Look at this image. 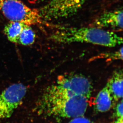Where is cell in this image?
<instances>
[{
	"label": "cell",
	"mask_w": 123,
	"mask_h": 123,
	"mask_svg": "<svg viewBox=\"0 0 123 123\" xmlns=\"http://www.w3.org/2000/svg\"><path fill=\"white\" fill-rule=\"evenodd\" d=\"M93 89L86 77L79 74L60 75L44 90L34 111L43 117L74 118L83 116Z\"/></svg>",
	"instance_id": "1"
},
{
	"label": "cell",
	"mask_w": 123,
	"mask_h": 123,
	"mask_svg": "<svg viewBox=\"0 0 123 123\" xmlns=\"http://www.w3.org/2000/svg\"><path fill=\"white\" fill-rule=\"evenodd\" d=\"M50 39L56 43H87L108 47L123 43V39L116 33L91 26L82 28L59 27L51 34Z\"/></svg>",
	"instance_id": "2"
},
{
	"label": "cell",
	"mask_w": 123,
	"mask_h": 123,
	"mask_svg": "<svg viewBox=\"0 0 123 123\" xmlns=\"http://www.w3.org/2000/svg\"><path fill=\"white\" fill-rule=\"evenodd\" d=\"M0 12L10 21L30 26L44 24L38 10L30 8L19 0H0Z\"/></svg>",
	"instance_id": "3"
},
{
	"label": "cell",
	"mask_w": 123,
	"mask_h": 123,
	"mask_svg": "<svg viewBox=\"0 0 123 123\" xmlns=\"http://www.w3.org/2000/svg\"><path fill=\"white\" fill-rule=\"evenodd\" d=\"M88 0H51L39 12L45 20L70 17L75 14Z\"/></svg>",
	"instance_id": "4"
},
{
	"label": "cell",
	"mask_w": 123,
	"mask_h": 123,
	"mask_svg": "<svg viewBox=\"0 0 123 123\" xmlns=\"http://www.w3.org/2000/svg\"><path fill=\"white\" fill-rule=\"evenodd\" d=\"M23 84L11 85L0 94V121L9 118L21 103L27 92Z\"/></svg>",
	"instance_id": "5"
},
{
	"label": "cell",
	"mask_w": 123,
	"mask_h": 123,
	"mask_svg": "<svg viewBox=\"0 0 123 123\" xmlns=\"http://www.w3.org/2000/svg\"><path fill=\"white\" fill-rule=\"evenodd\" d=\"M91 26L103 29L123 28V11L118 9L104 13L94 20Z\"/></svg>",
	"instance_id": "6"
},
{
	"label": "cell",
	"mask_w": 123,
	"mask_h": 123,
	"mask_svg": "<svg viewBox=\"0 0 123 123\" xmlns=\"http://www.w3.org/2000/svg\"><path fill=\"white\" fill-rule=\"evenodd\" d=\"M106 85L111 93L114 102L123 98V74L122 70L115 71L107 82Z\"/></svg>",
	"instance_id": "7"
},
{
	"label": "cell",
	"mask_w": 123,
	"mask_h": 123,
	"mask_svg": "<svg viewBox=\"0 0 123 123\" xmlns=\"http://www.w3.org/2000/svg\"><path fill=\"white\" fill-rule=\"evenodd\" d=\"M114 102L111 93L106 85L98 94L96 98L95 109L98 112H105L108 111L112 107Z\"/></svg>",
	"instance_id": "8"
},
{
	"label": "cell",
	"mask_w": 123,
	"mask_h": 123,
	"mask_svg": "<svg viewBox=\"0 0 123 123\" xmlns=\"http://www.w3.org/2000/svg\"><path fill=\"white\" fill-rule=\"evenodd\" d=\"M25 25L22 22L10 21L3 30L8 40L12 43H18L19 36Z\"/></svg>",
	"instance_id": "9"
},
{
	"label": "cell",
	"mask_w": 123,
	"mask_h": 123,
	"mask_svg": "<svg viewBox=\"0 0 123 123\" xmlns=\"http://www.w3.org/2000/svg\"><path fill=\"white\" fill-rule=\"evenodd\" d=\"M36 39V34L31 26L25 25L19 36L18 44L25 46L31 45Z\"/></svg>",
	"instance_id": "10"
},
{
	"label": "cell",
	"mask_w": 123,
	"mask_h": 123,
	"mask_svg": "<svg viewBox=\"0 0 123 123\" xmlns=\"http://www.w3.org/2000/svg\"><path fill=\"white\" fill-rule=\"evenodd\" d=\"M97 59H105L108 61L123 60V48L122 47L119 49L111 52L105 53L93 57L91 59V61Z\"/></svg>",
	"instance_id": "11"
},
{
	"label": "cell",
	"mask_w": 123,
	"mask_h": 123,
	"mask_svg": "<svg viewBox=\"0 0 123 123\" xmlns=\"http://www.w3.org/2000/svg\"><path fill=\"white\" fill-rule=\"evenodd\" d=\"M123 100L122 99L120 102L117 104L115 108V111L114 113V117H117V119L123 118Z\"/></svg>",
	"instance_id": "12"
},
{
	"label": "cell",
	"mask_w": 123,
	"mask_h": 123,
	"mask_svg": "<svg viewBox=\"0 0 123 123\" xmlns=\"http://www.w3.org/2000/svg\"><path fill=\"white\" fill-rule=\"evenodd\" d=\"M68 123H92L91 120L83 116L72 119Z\"/></svg>",
	"instance_id": "13"
},
{
	"label": "cell",
	"mask_w": 123,
	"mask_h": 123,
	"mask_svg": "<svg viewBox=\"0 0 123 123\" xmlns=\"http://www.w3.org/2000/svg\"><path fill=\"white\" fill-rule=\"evenodd\" d=\"M111 123H123V118H117L116 120Z\"/></svg>",
	"instance_id": "14"
},
{
	"label": "cell",
	"mask_w": 123,
	"mask_h": 123,
	"mask_svg": "<svg viewBox=\"0 0 123 123\" xmlns=\"http://www.w3.org/2000/svg\"><path fill=\"white\" fill-rule=\"evenodd\" d=\"M40 0H28L29 2L30 3L34 4L36 2H38V1H40Z\"/></svg>",
	"instance_id": "15"
}]
</instances>
